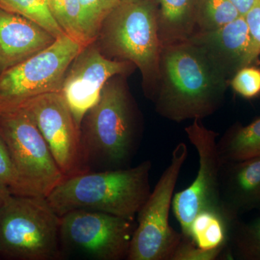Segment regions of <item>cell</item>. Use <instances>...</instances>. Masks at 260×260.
I'll return each instance as SVG.
<instances>
[{
  "instance_id": "1",
  "label": "cell",
  "mask_w": 260,
  "mask_h": 260,
  "mask_svg": "<svg viewBox=\"0 0 260 260\" xmlns=\"http://www.w3.org/2000/svg\"><path fill=\"white\" fill-rule=\"evenodd\" d=\"M229 85L199 46L189 41L162 46L155 111L174 122L203 120L220 109Z\"/></svg>"
},
{
  "instance_id": "2",
  "label": "cell",
  "mask_w": 260,
  "mask_h": 260,
  "mask_svg": "<svg viewBox=\"0 0 260 260\" xmlns=\"http://www.w3.org/2000/svg\"><path fill=\"white\" fill-rule=\"evenodd\" d=\"M122 77L117 75L106 83L80 126L88 171L92 162L99 164L102 171L129 167L139 148L140 114Z\"/></svg>"
},
{
  "instance_id": "3",
  "label": "cell",
  "mask_w": 260,
  "mask_h": 260,
  "mask_svg": "<svg viewBox=\"0 0 260 260\" xmlns=\"http://www.w3.org/2000/svg\"><path fill=\"white\" fill-rule=\"evenodd\" d=\"M152 167L147 160L135 167L80 173L65 177L46 198L60 217L85 210L135 220L151 193Z\"/></svg>"
},
{
  "instance_id": "4",
  "label": "cell",
  "mask_w": 260,
  "mask_h": 260,
  "mask_svg": "<svg viewBox=\"0 0 260 260\" xmlns=\"http://www.w3.org/2000/svg\"><path fill=\"white\" fill-rule=\"evenodd\" d=\"M98 39L108 57L129 61L139 69L145 95L153 102L162 47L154 0H121L106 19Z\"/></svg>"
},
{
  "instance_id": "5",
  "label": "cell",
  "mask_w": 260,
  "mask_h": 260,
  "mask_svg": "<svg viewBox=\"0 0 260 260\" xmlns=\"http://www.w3.org/2000/svg\"><path fill=\"white\" fill-rule=\"evenodd\" d=\"M61 217L47 198L11 194L0 207V255L20 260L62 256Z\"/></svg>"
},
{
  "instance_id": "6",
  "label": "cell",
  "mask_w": 260,
  "mask_h": 260,
  "mask_svg": "<svg viewBox=\"0 0 260 260\" xmlns=\"http://www.w3.org/2000/svg\"><path fill=\"white\" fill-rule=\"evenodd\" d=\"M84 47L64 34L44 50L0 71V113L61 92L70 64Z\"/></svg>"
},
{
  "instance_id": "7",
  "label": "cell",
  "mask_w": 260,
  "mask_h": 260,
  "mask_svg": "<svg viewBox=\"0 0 260 260\" xmlns=\"http://www.w3.org/2000/svg\"><path fill=\"white\" fill-rule=\"evenodd\" d=\"M188 147L176 145L170 164L137 215V227L127 260H171L182 234L169 224L174 189L181 169L187 159Z\"/></svg>"
},
{
  "instance_id": "8",
  "label": "cell",
  "mask_w": 260,
  "mask_h": 260,
  "mask_svg": "<svg viewBox=\"0 0 260 260\" xmlns=\"http://www.w3.org/2000/svg\"><path fill=\"white\" fill-rule=\"evenodd\" d=\"M0 136L26 196L47 198L65 177L31 116L24 108L0 113Z\"/></svg>"
},
{
  "instance_id": "9",
  "label": "cell",
  "mask_w": 260,
  "mask_h": 260,
  "mask_svg": "<svg viewBox=\"0 0 260 260\" xmlns=\"http://www.w3.org/2000/svg\"><path fill=\"white\" fill-rule=\"evenodd\" d=\"M135 220L111 214L77 210L61 216V253L95 260L127 258Z\"/></svg>"
},
{
  "instance_id": "10",
  "label": "cell",
  "mask_w": 260,
  "mask_h": 260,
  "mask_svg": "<svg viewBox=\"0 0 260 260\" xmlns=\"http://www.w3.org/2000/svg\"><path fill=\"white\" fill-rule=\"evenodd\" d=\"M185 133L198 152L199 169L191 185L174 194L172 209L183 237L191 239V223L200 212L210 210L225 215L220 203L218 134L197 119L186 126Z\"/></svg>"
},
{
  "instance_id": "11",
  "label": "cell",
  "mask_w": 260,
  "mask_h": 260,
  "mask_svg": "<svg viewBox=\"0 0 260 260\" xmlns=\"http://www.w3.org/2000/svg\"><path fill=\"white\" fill-rule=\"evenodd\" d=\"M22 107L31 116L65 177L88 172L80 129L61 92L40 95Z\"/></svg>"
},
{
  "instance_id": "12",
  "label": "cell",
  "mask_w": 260,
  "mask_h": 260,
  "mask_svg": "<svg viewBox=\"0 0 260 260\" xmlns=\"http://www.w3.org/2000/svg\"><path fill=\"white\" fill-rule=\"evenodd\" d=\"M94 43L84 47L70 64L61 91L80 129L106 83L117 75L126 76L135 68L129 61L108 57Z\"/></svg>"
},
{
  "instance_id": "13",
  "label": "cell",
  "mask_w": 260,
  "mask_h": 260,
  "mask_svg": "<svg viewBox=\"0 0 260 260\" xmlns=\"http://www.w3.org/2000/svg\"><path fill=\"white\" fill-rule=\"evenodd\" d=\"M188 41L201 47L230 80L239 70L255 64L260 55L244 16L216 30L196 32Z\"/></svg>"
},
{
  "instance_id": "14",
  "label": "cell",
  "mask_w": 260,
  "mask_h": 260,
  "mask_svg": "<svg viewBox=\"0 0 260 260\" xmlns=\"http://www.w3.org/2000/svg\"><path fill=\"white\" fill-rule=\"evenodd\" d=\"M220 195L222 210L231 223L242 214L260 210V157L221 162Z\"/></svg>"
},
{
  "instance_id": "15",
  "label": "cell",
  "mask_w": 260,
  "mask_h": 260,
  "mask_svg": "<svg viewBox=\"0 0 260 260\" xmlns=\"http://www.w3.org/2000/svg\"><path fill=\"white\" fill-rule=\"evenodd\" d=\"M56 39L32 20L0 8V71L44 50Z\"/></svg>"
},
{
  "instance_id": "16",
  "label": "cell",
  "mask_w": 260,
  "mask_h": 260,
  "mask_svg": "<svg viewBox=\"0 0 260 260\" xmlns=\"http://www.w3.org/2000/svg\"><path fill=\"white\" fill-rule=\"evenodd\" d=\"M162 45L186 42L197 32V0H154Z\"/></svg>"
},
{
  "instance_id": "17",
  "label": "cell",
  "mask_w": 260,
  "mask_h": 260,
  "mask_svg": "<svg viewBox=\"0 0 260 260\" xmlns=\"http://www.w3.org/2000/svg\"><path fill=\"white\" fill-rule=\"evenodd\" d=\"M221 162L260 157V118L248 125L235 124L218 140Z\"/></svg>"
},
{
  "instance_id": "18",
  "label": "cell",
  "mask_w": 260,
  "mask_h": 260,
  "mask_svg": "<svg viewBox=\"0 0 260 260\" xmlns=\"http://www.w3.org/2000/svg\"><path fill=\"white\" fill-rule=\"evenodd\" d=\"M232 223L224 215L217 212H200L191 223V240L206 250L226 248Z\"/></svg>"
},
{
  "instance_id": "19",
  "label": "cell",
  "mask_w": 260,
  "mask_h": 260,
  "mask_svg": "<svg viewBox=\"0 0 260 260\" xmlns=\"http://www.w3.org/2000/svg\"><path fill=\"white\" fill-rule=\"evenodd\" d=\"M223 257L229 259L260 260V218L251 221L234 220Z\"/></svg>"
},
{
  "instance_id": "20",
  "label": "cell",
  "mask_w": 260,
  "mask_h": 260,
  "mask_svg": "<svg viewBox=\"0 0 260 260\" xmlns=\"http://www.w3.org/2000/svg\"><path fill=\"white\" fill-rule=\"evenodd\" d=\"M240 16L229 0H197V32L216 30Z\"/></svg>"
},
{
  "instance_id": "21",
  "label": "cell",
  "mask_w": 260,
  "mask_h": 260,
  "mask_svg": "<svg viewBox=\"0 0 260 260\" xmlns=\"http://www.w3.org/2000/svg\"><path fill=\"white\" fill-rule=\"evenodd\" d=\"M0 3L4 9L32 20L56 39L65 34L51 14L48 0H0Z\"/></svg>"
},
{
  "instance_id": "22",
  "label": "cell",
  "mask_w": 260,
  "mask_h": 260,
  "mask_svg": "<svg viewBox=\"0 0 260 260\" xmlns=\"http://www.w3.org/2000/svg\"><path fill=\"white\" fill-rule=\"evenodd\" d=\"M48 3L51 14L64 34L83 47L88 46L83 31L79 0H48Z\"/></svg>"
},
{
  "instance_id": "23",
  "label": "cell",
  "mask_w": 260,
  "mask_h": 260,
  "mask_svg": "<svg viewBox=\"0 0 260 260\" xmlns=\"http://www.w3.org/2000/svg\"><path fill=\"white\" fill-rule=\"evenodd\" d=\"M121 0H79L82 24L88 45L96 42L106 19Z\"/></svg>"
},
{
  "instance_id": "24",
  "label": "cell",
  "mask_w": 260,
  "mask_h": 260,
  "mask_svg": "<svg viewBox=\"0 0 260 260\" xmlns=\"http://www.w3.org/2000/svg\"><path fill=\"white\" fill-rule=\"evenodd\" d=\"M0 184L6 186L12 194L26 196L23 184L8 147L0 136Z\"/></svg>"
},
{
  "instance_id": "25",
  "label": "cell",
  "mask_w": 260,
  "mask_h": 260,
  "mask_svg": "<svg viewBox=\"0 0 260 260\" xmlns=\"http://www.w3.org/2000/svg\"><path fill=\"white\" fill-rule=\"evenodd\" d=\"M230 85L237 94L250 99L260 94V69L247 66L239 70L230 80Z\"/></svg>"
},
{
  "instance_id": "26",
  "label": "cell",
  "mask_w": 260,
  "mask_h": 260,
  "mask_svg": "<svg viewBox=\"0 0 260 260\" xmlns=\"http://www.w3.org/2000/svg\"><path fill=\"white\" fill-rule=\"evenodd\" d=\"M225 247L218 249H202L191 239L183 237L174 251L171 260H216L223 257Z\"/></svg>"
},
{
  "instance_id": "27",
  "label": "cell",
  "mask_w": 260,
  "mask_h": 260,
  "mask_svg": "<svg viewBox=\"0 0 260 260\" xmlns=\"http://www.w3.org/2000/svg\"><path fill=\"white\" fill-rule=\"evenodd\" d=\"M244 18L260 51V0L246 13Z\"/></svg>"
},
{
  "instance_id": "28",
  "label": "cell",
  "mask_w": 260,
  "mask_h": 260,
  "mask_svg": "<svg viewBox=\"0 0 260 260\" xmlns=\"http://www.w3.org/2000/svg\"><path fill=\"white\" fill-rule=\"evenodd\" d=\"M242 16H245L249 11L259 1V0H229Z\"/></svg>"
},
{
  "instance_id": "29",
  "label": "cell",
  "mask_w": 260,
  "mask_h": 260,
  "mask_svg": "<svg viewBox=\"0 0 260 260\" xmlns=\"http://www.w3.org/2000/svg\"><path fill=\"white\" fill-rule=\"evenodd\" d=\"M11 194V191L6 186L0 184V207Z\"/></svg>"
},
{
  "instance_id": "30",
  "label": "cell",
  "mask_w": 260,
  "mask_h": 260,
  "mask_svg": "<svg viewBox=\"0 0 260 260\" xmlns=\"http://www.w3.org/2000/svg\"><path fill=\"white\" fill-rule=\"evenodd\" d=\"M0 8H3V7H2V5H1V3H0Z\"/></svg>"
}]
</instances>
